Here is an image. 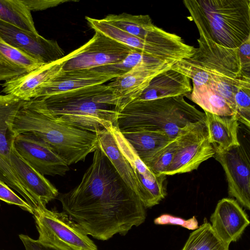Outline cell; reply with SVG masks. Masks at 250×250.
<instances>
[{"label": "cell", "instance_id": "cell-1", "mask_svg": "<svg viewBox=\"0 0 250 250\" xmlns=\"http://www.w3.org/2000/svg\"><path fill=\"white\" fill-rule=\"evenodd\" d=\"M93 153L80 183L57 199L87 235L104 241L142 224L146 208L99 146Z\"/></svg>", "mask_w": 250, "mask_h": 250}, {"label": "cell", "instance_id": "cell-2", "mask_svg": "<svg viewBox=\"0 0 250 250\" xmlns=\"http://www.w3.org/2000/svg\"><path fill=\"white\" fill-rule=\"evenodd\" d=\"M23 105L55 122L93 133L115 125L119 112L117 100L103 84L33 98Z\"/></svg>", "mask_w": 250, "mask_h": 250}, {"label": "cell", "instance_id": "cell-3", "mask_svg": "<svg viewBox=\"0 0 250 250\" xmlns=\"http://www.w3.org/2000/svg\"><path fill=\"white\" fill-rule=\"evenodd\" d=\"M184 96L134 101L119 111L115 126L121 132H158L173 139L196 123L205 121V113L188 103Z\"/></svg>", "mask_w": 250, "mask_h": 250}, {"label": "cell", "instance_id": "cell-4", "mask_svg": "<svg viewBox=\"0 0 250 250\" xmlns=\"http://www.w3.org/2000/svg\"><path fill=\"white\" fill-rule=\"evenodd\" d=\"M184 4L195 23L199 38L198 47L190 58L176 62L171 68L191 79L193 86L209 84L219 80L246 75L238 48H231L216 43L211 37L192 0H184Z\"/></svg>", "mask_w": 250, "mask_h": 250}, {"label": "cell", "instance_id": "cell-5", "mask_svg": "<svg viewBox=\"0 0 250 250\" xmlns=\"http://www.w3.org/2000/svg\"><path fill=\"white\" fill-rule=\"evenodd\" d=\"M8 123L15 136L32 133L46 143L69 166L84 161L99 146L96 133L55 122L23 104Z\"/></svg>", "mask_w": 250, "mask_h": 250}, {"label": "cell", "instance_id": "cell-6", "mask_svg": "<svg viewBox=\"0 0 250 250\" xmlns=\"http://www.w3.org/2000/svg\"><path fill=\"white\" fill-rule=\"evenodd\" d=\"M213 40L238 48L250 38V0H193Z\"/></svg>", "mask_w": 250, "mask_h": 250}, {"label": "cell", "instance_id": "cell-7", "mask_svg": "<svg viewBox=\"0 0 250 250\" xmlns=\"http://www.w3.org/2000/svg\"><path fill=\"white\" fill-rule=\"evenodd\" d=\"M85 19L95 31L161 60L177 62L190 58L195 52V48L185 43L181 37L165 30L154 38L145 40L119 29L104 19L85 17Z\"/></svg>", "mask_w": 250, "mask_h": 250}, {"label": "cell", "instance_id": "cell-8", "mask_svg": "<svg viewBox=\"0 0 250 250\" xmlns=\"http://www.w3.org/2000/svg\"><path fill=\"white\" fill-rule=\"evenodd\" d=\"M33 215L39 241L59 250H98L85 231L63 211L38 205Z\"/></svg>", "mask_w": 250, "mask_h": 250}, {"label": "cell", "instance_id": "cell-9", "mask_svg": "<svg viewBox=\"0 0 250 250\" xmlns=\"http://www.w3.org/2000/svg\"><path fill=\"white\" fill-rule=\"evenodd\" d=\"M24 102L12 95H0V180L20 194L33 209L38 204L14 170L11 161L16 136L10 129L8 122Z\"/></svg>", "mask_w": 250, "mask_h": 250}, {"label": "cell", "instance_id": "cell-10", "mask_svg": "<svg viewBox=\"0 0 250 250\" xmlns=\"http://www.w3.org/2000/svg\"><path fill=\"white\" fill-rule=\"evenodd\" d=\"M206 122H198L178 135V146L165 175H173L196 170L200 164L214 157Z\"/></svg>", "mask_w": 250, "mask_h": 250}, {"label": "cell", "instance_id": "cell-11", "mask_svg": "<svg viewBox=\"0 0 250 250\" xmlns=\"http://www.w3.org/2000/svg\"><path fill=\"white\" fill-rule=\"evenodd\" d=\"M132 49L95 31L86 47L66 61L62 70L90 69L116 64L123 61Z\"/></svg>", "mask_w": 250, "mask_h": 250}, {"label": "cell", "instance_id": "cell-12", "mask_svg": "<svg viewBox=\"0 0 250 250\" xmlns=\"http://www.w3.org/2000/svg\"><path fill=\"white\" fill-rule=\"evenodd\" d=\"M215 159L222 166L228 184V193L245 209H250V162L243 145L215 152Z\"/></svg>", "mask_w": 250, "mask_h": 250}, {"label": "cell", "instance_id": "cell-13", "mask_svg": "<svg viewBox=\"0 0 250 250\" xmlns=\"http://www.w3.org/2000/svg\"><path fill=\"white\" fill-rule=\"evenodd\" d=\"M13 145L19 154L43 175L64 176L69 170V166L55 151L32 133L16 135Z\"/></svg>", "mask_w": 250, "mask_h": 250}, {"label": "cell", "instance_id": "cell-14", "mask_svg": "<svg viewBox=\"0 0 250 250\" xmlns=\"http://www.w3.org/2000/svg\"><path fill=\"white\" fill-rule=\"evenodd\" d=\"M0 37L14 48L44 64L58 61L65 55L57 42L38 33L27 31L0 21Z\"/></svg>", "mask_w": 250, "mask_h": 250}, {"label": "cell", "instance_id": "cell-15", "mask_svg": "<svg viewBox=\"0 0 250 250\" xmlns=\"http://www.w3.org/2000/svg\"><path fill=\"white\" fill-rule=\"evenodd\" d=\"M87 44L88 42L58 61L43 64L30 72L5 81L1 84L2 92L25 102L34 98L38 88L60 73L65 62L83 51Z\"/></svg>", "mask_w": 250, "mask_h": 250}, {"label": "cell", "instance_id": "cell-16", "mask_svg": "<svg viewBox=\"0 0 250 250\" xmlns=\"http://www.w3.org/2000/svg\"><path fill=\"white\" fill-rule=\"evenodd\" d=\"M176 62L136 67L114 78L107 85L118 101V111L137 99L155 76L170 69Z\"/></svg>", "mask_w": 250, "mask_h": 250}, {"label": "cell", "instance_id": "cell-17", "mask_svg": "<svg viewBox=\"0 0 250 250\" xmlns=\"http://www.w3.org/2000/svg\"><path fill=\"white\" fill-rule=\"evenodd\" d=\"M210 221L216 235L229 245L240 238L250 223L248 215L238 203L229 198H223L218 202Z\"/></svg>", "mask_w": 250, "mask_h": 250}, {"label": "cell", "instance_id": "cell-18", "mask_svg": "<svg viewBox=\"0 0 250 250\" xmlns=\"http://www.w3.org/2000/svg\"><path fill=\"white\" fill-rule=\"evenodd\" d=\"M115 78L93 69L63 71L42 85L34 98L49 96L104 83Z\"/></svg>", "mask_w": 250, "mask_h": 250}, {"label": "cell", "instance_id": "cell-19", "mask_svg": "<svg viewBox=\"0 0 250 250\" xmlns=\"http://www.w3.org/2000/svg\"><path fill=\"white\" fill-rule=\"evenodd\" d=\"M11 161L14 170L38 206H46L49 202L57 198L59 192L56 188L19 154L14 145L11 149Z\"/></svg>", "mask_w": 250, "mask_h": 250}, {"label": "cell", "instance_id": "cell-20", "mask_svg": "<svg viewBox=\"0 0 250 250\" xmlns=\"http://www.w3.org/2000/svg\"><path fill=\"white\" fill-rule=\"evenodd\" d=\"M191 90L189 79L170 69L155 76L136 100H151L185 96Z\"/></svg>", "mask_w": 250, "mask_h": 250}, {"label": "cell", "instance_id": "cell-21", "mask_svg": "<svg viewBox=\"0 0 250 250\" xmlns=\"http://www.w3.org/2000/svg\"><path fill=\"white\" fill-rule=\"evenodd\" d=\"M204 113L209 141L215 152H222L240 145L237 116H221L206 111Z\"/></svg>", "mask_w": 250, "mask_h": 250}, {"label": "cell", "instance_id": "cell-22", "mask_svg": "<svg viewBox=\"0 0 250 250\" xmlns=\"http://www.w3.org/2000/svg\"><path fill=\"white\" fill-rule=\"evenodd\" d=\"M45 64L0 37V81H7Z\"/></svg>", "mask_w": 250, "mask_h": 250}, {"label": "cell", "instance_id": "cell-23", "mask_svg": "<svg viewBox=\"0 0 250 250\" xmlns=\"http://www.w3.org/2000/svg\"><path fill=\"white\" fill-rule=\"evenodd\" d=\"M95 133L99 146L123 180L138 195L140 190L139 182L133 168L119 149L110 129L98 130Z\"/></svg>", "mask_w": 250, "mask_h": 250}, {"label": "cell", "instance_id": "cell-24", "mask_svg": "<svg viewBox=\"0 0 250 250\" xmlns=\"http://www.w3.org/2000/svg\"><path fill=\"white\" fill-rule=\"evenodd\" d=\"M104 19L119 29L145 40L154 38L164 31L153 24L147 15H133L123 13L108 15Z\"/></svg>", "mask_w": 250, "mask_h": 250}, {"label": "cell", "instance_id": "cell-25", "mask_svg": "<svg viewBox=\"0 0 250 250\" xmlns=\"http://www.w3.org/2000/svg\"><path fill=\"white\" fill-rule=\"evenodd\" d=\"M121 133L143 163L172 140L165 134L158 132L134 130Z\"/></svg>", "mask_w": 250, "mask_h": 250}, {"label": "cell", "instance_id": "cell-26", "mask_svg": "<svg viewBox=\"0 0 250 250\" xmlns=\"http://www.w3.org/2000/svg\"><path fill=\"white\" fill-rule=\"evenodd\" d=\"M190 99L204 111L221 116H237L234 106L208 85L193 86Z\"/></svg>", "mask_w": 250, "mask_h": 250}, {"label": "cell", "instance_id": "cell-27", "mask_svg": "<svg viewBox=\"0 0 250 250\" xmlns=\"http://www.w3.org/2000/svg\"><path fill=\"white\" fill-rule=\"evenodd\" d=\"M0 21L27 31L38 33L31 12L22 0H0Z\"/></svg>", "mask_w": 250, "mask_h": 250}, {"label": "cell", "instance_id": "cell-28", "mask_svg": "<svg viewBox=\"0 0 250 250\" xmlns=\"http://www.w3.org/2000/svg\"><path fill=\"white\" fill-rule=\"evenodd\" d=\"M176 62H169L156 58L133 49L122 62L113 64L103 66L94 70L115 78L122 75L132 69L142 66H154Z\"/></svg>", "mask_w": 250, "mask_h": 250}, {"label": "cell", "instance_id": "cell-29", "mask_svg": "<svg viewBox=\"0 0 250 250\" xmlns=\"http://www.w3.org/2000/svg\"><path fill=\"white\" fill-rule=\"evenodd\" d=\"M229 246L216 235L205 218L203 223L190 233L181 250H229Z\"/></svg>", "mask_w": 250, "mask_h": 250}, {"label": "cell", "instance_id": "cell-30", "mask_svg": "<svg viewBox=\"0 0 250 250\" xmlns=\"http://www.w3.org/2000/svg\"><path fill=\"white\" fill-rule=\"evenodd\" d=\"M178 144V136L144 162V164L155 175H164L173 159Z\"/></svg>", "mask_w": 250, "mask_h": 250}, {"label": "cell", "instance_id": "cell-31", "mask_svg": "<svg viewBox=\"0 0 250 250\" xmlns=\"http://www.w3.org/2000/svg\"><path fill=\"white\" fill-rule=\"evenodd\" d=\"M238 121L248 127L250 126V84L238 90L234 97Z\"/></svg>", "mask_w": 250, "mask_h": 250}, {"label": "cell", "instance_id": "cell-32", "mask_svg": "<svg viewBox=\"0 0 250 250\" xmlns=\"http://www.w3.org/2000/svg\"><path fill=\"white\" fill-rule=\"evenodd\" d=\"M0 200L9 204L17 206L22 209L33 214L32 207L19 197L7 185L0 180Z\"/></svg>", "mask_w": 250, "mask_h": 250}, {"label": "cell", "instance_id": "cell-33", "mask_svg": "<svg viewBox=\"0 0 250 250\" xmlns=\"http://www.w3.org/2000/svg\"><path fill=\"white\" fill-rule=\"evenodd\" d=\"M154 223L156 225H178L192 230H195L199 227L198 221L195 216L188 219H185L170 214H163L156 218Z\"/></svg>", "mask_w": 250, "mask_h": 250}, {"label": "cell", "instance_id": "cell-34", "mask_svg": "<svg viewBox=\"0 0 250 250\" xmlns=\"http://www.w3.org/2000/svg\"><path fill=\"white\" fill-rule=\"evenodd\" d=\"M31 11L43 10L56 6L62 3L73 1L68 0H22Z\"/></svg>", "mask_w": 250, "mask_h": 250}, {"label": "cell", "instance_id": "cell-35", "mask_svg": "<svg viewBox=\"0 0 250 250\" xmlns=\"http://www.w3.org/2000/svg\"><path fill=\"white\" fill-rule=\"evenodd\" d=\"M19 238L22 242L25 250H59L38 240L33 239L26 235L20 234Z\"/></svg>", "mask_w": 250, "mask_h": 250}, {"label": "cell", "instance_id": "cell-36", "mask_svg": "<svg viewBox=\"0 0 250 250\" xmlns=\"http://www.w3.org/2000/svg\"></svg>", "mask_w": 250, "mask_h": 250}]
</instances>
